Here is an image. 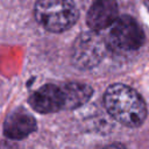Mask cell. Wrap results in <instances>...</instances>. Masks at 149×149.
Listing matches in <instances>:
<instances>
[{"mask_svg":"<svg viewBox=\"0 0 149 149\" xmlns=\"http://www.w3.org/2000/svg\"><path fill=\"white\" fill-rule=\"evenodd\" d=\"M111 43L122 51L139 49L144 41V34L140 24L130 16H121L114 21L109 31Z\"/></svg>","mask_w":149,"mask_h":149,"instance_id":"obj_4","label":"cell"},{"mask_svg":"<svg viewBox=\"0 0 149 149\" xmlns=\"http://www.w3.org/2000/svg\"><path fill=\"white\" fill-rule=\"evenodd\" d=\"M64 95V109H73L83 106L92 95V88L84 83H68L62 85Z\"/></svg>","mask_w":149,"mask_h":149,"instance_id":"obj_8","label":"cell"},{"mask_svg":"<svg viewBox=\"0 0 149 149\" xmlns=\"http://www.w3.org/2000/svg\"><path fill=\"white\" fill-rule=\"evenodd\" d=\"M106 49V42L98 31L83 33L73 42L71 50L72 64L80 70H90L102 61Z\"/></svg>","mask_w":149,"mask_h":149,"instance_id":"obj_3","label":"cell"},{"mask_svg":"<svg viewBox=\"0 0 149 149\" xmlns=\"http://www.w3.org/2000/svg\"><path fill=\"white\" fill-rule=\"evenodd\" d=\"M147 6H148V9H149V0H147Z\"/></svg>","mask_w":149,"mask_h":149,"instance_id":"obj_9","label":"cell"},{"mask_svg":"<svg viewBox=\"0 0 149 149\" xmlns=\"http://www.w3.org/2000/svg\"><path fill=\"white\" fill-rule=\"evenodd\" d=\"M29 104L40 113H52L64 109V95L62 86L47 84L40 87L29 98Z\"/></svg>","mask_w":149,"mask_h":149,"instance_id":"obj_5","label":"cell"},{"mask_svg":"<svg viewBox=\"0 0 149 149\" xmlns=\"http://www.w3.org/2000/svg\"><path fill=\"white\" fill-rule=\"evenodd\" d=\"M35 19L47 30L61 33L77 21L78 10L72 0H37Z\"/></svg>","mask_w":149,"mask_h":149,"instance_id":"obj_2","label":"cell"},{"mask_svg":"<svg viewBox=\"0 0 149 149\" xmlns=\"http://www.w3.org/2000/svg\"><path fill=\"white\" fill-rule=\"evenodd\" d=\"M116 19L118 5L115 0H93L86 15V22L94 31L106 29Z\"/></svg>","mask_w":149,"mask_h":149,"instance_id":"obj_6","label":"cell"},{"mask_svg":"<svg viewBox=\"0 0 149 149\" xmlns=\"http://www.w3.org/2000/svg\"><path fill=\"white\" fill-rule=\"evenodd\" d=\"M104 104L108 113L127 127L142 125L147 116V107L142 97L123 84L109 86L104 95Z\"/></svg>","mask_w":149,"mask_h":149,"instance_id":"obj_1","label":"cell"},{"mask_svg":"<svg viewBox=\"0 0 149 149\" xmlns=\"http://www.w3.org/2000/svg\"><path fill=\"white\" fill-rule=\"evenodd\" d=\"M36 129L35 119L24 111H15L9 114L3 125V133L8 139L21 140Z\"/></svg>","mask_w":149,"mask_h":149,"instance_id":"obj_7","label":"cell"}]
</instances>
